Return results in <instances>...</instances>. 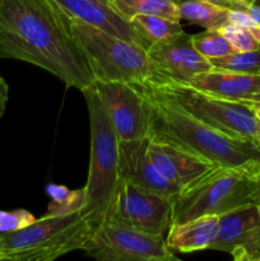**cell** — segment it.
I'll return each mask as SVG.
<instances>
[{
  "label": "cell",
  "mask_w": 260,
  "mask_h": 261,
  "mask_svg": "<svg viewBox=\"0 0 260 261\" xmlns=\"http://www.w3.org/2000/svg\"><path fill=\"white\" fill-rule=\"evenodd\" d=\"M98 261H172L178 260L163 236L144 233L112 219L93 229L83 250Z\"/></svg>",
  "instance_id": "ba28073f"
},
{
  "label": "cell",
  "mask_w": 260,
  "mask_h": 261,
  "mask_svg": "<svg viewBox=\"0 0 260 261\" xmlns=\"http://www.w3.org/2000/svg\"><path fill=\"white\" fill-rule=\"evenodd\" d=\"M259 186H260V176H259Z\"/></svg>",
  "instance_id": "e575fe53"
},
{
  "label": "cell",
  "mask_w": 260,
  "mask_h": 261,
  "mask_svg": "<svg viewBox=\"0 0 260 261\" xmlns=\"http://www.w3.org/2000/svg\"><path fill=\"white\" fill-rule=\"evenodd\" d=\"M180 18L205 30L221 28L228 22V8L204 0H178Z\"/></svg>",
  "instance_id": "d6986e66"
},
{
  "label": "cell",
  "mask_w": 260,
  "mask_h": 261,
  "mask_svg": "<svg viewBox=\"0 0 260 261\" xmlns=\"http://www.w3.org/2000/svg\"><path fill=\"white\" fill-rule=\"evenodd\" d=\"M260 163L245 167L217 166L183 189L172 205L171 224L201 216H222L260 200Z\"/></svg>",
  "instance_id": "5b68a950"
},
{
  "label": "cell",
  "mask_w": 260,
  "mask_h": 261,
  "mask_svg": "<svg viewBox=\"0 0 260 261\" xmlns=\"http://www.w3.org/2000/svg\"><path fill=\"white\" fill-rule=\"evenodd\" d=\"M36 218L25 209L0 211V233H9L28 226Z\"/></svg>",
  "instance_id": "d4e9b609"
},
{
  "label": "cell",
  "mask_w": 260,
  "mask_h": 261,
  "mask_svg": "<svg viewBox=\"0 0 260 261\" xmlns=\"http://www.w3.org/2000/svg\"><path fill=\"white\" fill-rule=\"evenodd\" d=\"M8 97H9V87H8L7 82L0 76V117L3 116L5 111Z\"/></svg>",
  "instance_id": "484cf974"
},
{
  "label": "cell",
  "mask_w": 260,
  "mask_h": 261,
  "mask_svg": "<svg viewBox=\"0 0 260 261\" xmlns=\"http://www.w3.org/2000/svg\"><path fill=\"white\" fill-rule=\"evenodd\" d=\"M81 212L63 216H45L28 226L0 233V261H53L82 250L93 232Z\"/></svg>",
  "instance_id": "8992f818"
},
{
  "label": "cell",
  "mask_w": 260,
  "mask_h": 261,
  "mask_svg": "<svg viewBox=\"0 0 260 261\" xmlns=\"http://www.w3.org/2000/svg\"><path fill=\"white\" fill-rule=\"evenodd\" d=\"M149 140L150 137L134 140H120V180L129 181L138 188L161 194L175 201L180 194V189L171 184L155 167L149 155Z\"/></svg>",
  "instance_id": "7c38bea8"
},
{
  "label": "cell",
  "mask_w": 260,
  "mask_h": 261,
  "mask_svg": "<svg viewBox=\"0 0 260 261\" xmlns=\"http://www.w3.org/2000/svg\"><path fill=\"white\" fill-rule=\"evenodd\" d=\"M91 125V157L81 214L98 227L110 218L120 184L119 138L94 84L82 91Z\"/></svg>",
  "instance_id": "3957f363"
},
{
  "label": "cell",
  "mask_w": 260,
  "mask_h": 261,
  "mask_svg": "<svg viewBox=\"0 0 260 261\" xmlns=\"http://www.w3.org/2000/svg\"><path fill=\"white\" fill-rule=\"evenodd\" d=\"M65 19L94 82L145 84L166 78L158 71L145 48L66 13Z\"/></svg>",
  "instance_id": "277c9868"
},
{
  "label": "cell",
  "mask_w": 260,
  "mask_h": 261,
  "mask_svg": "<svg viewBox=\"0 0 260 261\" xmlns=\"http://www.w3.org/2000/svg\"><path fill=\"white\" fill-rule=\"evenodd\" d=\"M0 254H2V246H0Z\"/></svg>",
  "instance_id": "836d02e7"
},
{
  "label": "cell",
  "mask_w": 260,
  "mask_h": 261,
  "mask_svg": "<svg viewBox=\"0 0 260 261\" xmlns=\"http://www.w3.org/2000/svg\"><path fill=\"white\" fill-rule=\"evenodd\" d=\"M209 250L226 252L236 261H257L260 256V213L256 204L219 216L218 234Z\"/></svg>",
  "instance_id": "8fae6325"
},
{
  "label": "cell",
  "mask_w": 260,
  "mask_h": 261,
  "mask_svg": "<svg viewBox=\"0 0 260 261\" xmlns=\"http://www.w3.org/2000/svg\"><path fill=\"white\" fill-rule=\"evenodd\" d=\"M236 2H237V4L240 5V8H241V10H245L247 7H249V5L254 4L255 0H236Z\"/></svg>",
  "instance_id": "f546056e"
},
{
  "label": "cell",
  "mask_w": 260,
  "mask_h": 261,
  "mask_svg": "<svg viewBox=\"0 0 260 261\" xmlns=\"http://www.w3.org/2000/svg\"><path fill=\"white\" fill-rule=\"evenodd\" d=\"M46 193L51 198L47 206V216H63V214L81 212L84 205V188L79 190H69L61 185H48Z\"/></svg>",
  "instance_id": "44dd1931"
},
{
  "label": "cell",
  "mask_w": 260,
  "mask_h": 261,
  "mask_svg": "<svg viewBox=\"0 0 260 261\" xmlns=\"http://www.w3.org/2000/svg\"><path fill=\"white\" fill-rule=\"evenodd\" d=\"M66 14L88 24L96 25L111 35L142 46L132 23L115 10L110 0H53Z\"/></svg>",
  "instance_id": "9a60e30c"
},
{
  "label": "cell",
  "mask_w": 260,
  "mask_h": 261,
  "mask_svg": "<svg viewBox=\"0 0 260 261\" xmlns=\"http://www.w3.org/2000/svg\"><path fill=\"white\" fill-rule=\"evenodd\" d=\"M254 4L259 5V7H260V0H255V3H254Z\"/></svg>",
  "instance_id": "1f68e13d"
},
{
  "label": "cell",
  "mask_w": 260,
  "mask_h": 261,
  "mask_svg": "<svg viewBox=\"0 0 260 261\" xmlns=\"http://www.w3.org/2000/svg\"><path fill=\"white\" fill-rule=\"evenodd\" d=\"M172 199L120 180L110 218L144 233L165 236L172 219Z\"/></svg>",
  "instance_id": "9c48e42d"
},
{
  "label": "cell",
  "mask_w": 260,
  "mask_h": 261,
  "mask_svg": "<svg viewBox=\"0 0 260 261\" xmlns=\"http://www.w3.org/2000/svg\"><path fill=\"white\" fill-rule=\"evenodd\" d=\"M219 30L237 53L254 51L260 48V27L247 28L232 24V23H226Z\"/></svg>",
  "instance_id": "cb8c5ba5"
},
{
  "label": "cell",
  "mask_w": 260,
  "mask_h": 261,
  "mask_svg": "<svg viewBox=\"0 0 260 261\" xmlns=\"http://www.w3.org/2000/svg\"><path fill=\"white\" fill-rule=\"evenodd\" d=\"M204 2L214 3V4H218V5H221V7L228 8V9H240L241 10V8H240V5L237 4L236 0H204Z\"/></svg>",
  "instance_id": "4316f807"
},
{
  "label": "cell",
  "mask_w": 260,
  "mask_h": 261,
  "mask_svg": "<svg viewBox=\"0 0 260 261\" xmlns=\"http://www.w3.org/2000/svg\"><path fill=\"white\" fill-rule=\"evenodd\" d=\"M257 261H260V256H259V257H257Z\"/></svg>",
  "instance_id": "d590c367"
},
{
  "label": "cell",
  "mask_w": 260,
  "mask_h": 261,
  "mask_svg": "<svg viewBox=\"0 0 260 261\" xmlns=\"http://www.w3.org/2000/svg\"><path fill=\"white\" fill-rule=\"evenodd\" d=\"M143 86L208 126L229 137L260 144V120L254 109L242 102L212 96L167 78Z\"/></svg>",
  "instance_id": "52a82bcc"
},
{
  "label": "cell",
  "mask_w": 260,
  "mask_h": 261,
  "mask_svg": "<svg viewBox=\"0 0 260 261\" xmlns=\"http://www.w3.org/2000/svg\"><path fill=\"white\" fill-rule=\"evenodd\" d=\"M0 59L33 64L81 92L94 84L65 13L53 0H0Z\"/></svg>",
  "instance_id": "6da1fadb"
},
{
  "label": "cell",
  "mask_w": 260,
  "mask_h": 261,
  "mask_svg": "<svg viewBox=\"0 0 260 261\" xmlns=\"http://www.w3.org/2000/svg\"><path fill=\"white\" fill-rule=\"evenodd\" d=\"M189 86L212 96L240 102L260 91V74L212 69L191 79Z\"/></svg>",
  "instance_id": "2e32d148"
},
{
  "label": "cell",
  "mask_w": 260,
  "mask_h": 261,
  "mask_svg": "<svg viewBox=\"0 0 260 261\" xmlns=\"http://www.w3.org/2000/svg\"><path fill=\"white\" fill-rule=\"evenodd\" d=\"M149 155L160 172L171 184L177 186L180 191L217 167L205 158L199 157L178 145L153 138L149 140Z\"/></svg>",
  "instance_id": "5bb4252c"
},
{
  "label": "cell",
  "mask_w": 260,
  "mask_h": 261,
  "mask_svg": "<svg viewBox=\"0 0 260 261\" xmlns=\"http://www.w3.org/2000/svg\"><path fill=\"white\" fill-rule=\"evenodd\" d=\"M147 53L158 71L176 83L189 84L196 75L213 69L211 61L195 50L191 36L186 32L167 42L150 46Z\"/></svg>",
  "instance_id": "4fadbf2b"
},
{
  "label": "cell",
  "mask_w": 260,
  "mask_h": 261,
  "mask_svg": "<svg viewBox=\"0 0 260 261\" xmlns=\"http://www.w3.org/2000/svg\"><path fill=\"white\" fill-rule=\"evenodd\" d=\"M137 87L148 105L150 138L178 145L222 167H245L260 163L259 143L218 132L158 97L143 84Z\"/></svg>",
  "instance_id": "7a4b0ae2"
},
{
  "label": "cell",
  "mask_w": 260,
  "mask_h": 261,
  "mask_svg": "<svg viewBox=\"0 0 260 261\" xmlns=\"http://www.w3.org/2000/svg\"><path fill=\"white\" fill-rule=\"evenodd\" d=\"M256 205H257V211H259V213H260V200H259V203L256 204Z\"/></svg>",
  "instance_id": "d6a6232c"
},
{
  "label": "cell",
  "mask_w": 260,
  "mask_h": 261,
  "mask_svg": "<svg viewBox=\"0 0 260 261\" xmlns=\"http://www.w3.org/2000/svg\"><path fill=\"white\" fill-rule=\"evenodd\" d=\"M119 140L150 137V117L145 97L137 84L94 82Z\"/></svg>",
  "instance_id": "30bf717a"
},
{
  "label": "cell",
  "mask_w": 260,
  "mask_h": 261,
  "mask_svg": "<svg viewBox=\"0 0 260 261\" xmlns=\"http://www.w3.org/2000/svg\"><path fill=\"white\" fill-rule=\"evenodd\" d=\"M111 5L125 19L135 15H158L180 22L178 0H110Z\"/></svg>",
  "instance_id": "ffe728a7"
},
{
  "label": "cell",
  "mask_w": 260,
  "mask_h": 261,
  "mask_svg": "<svg viewBox=\"0 0 260 261\" xmlns=\"http://www.w3.org/2000/svg\"><path fill=\"white\" fill-rule=\"evenodd\" d=\"M209 61L213 69L236 71V73L260 74V48L254 51H244V53L235 51L223 58L212 59Z\"/></svg>",
  "instance_id": "603a6c76"
},
{
  "label": "cell",
  "mask_w": 260,
  "mask_h": 261,
  "mask_svg": "<svg viewBox=\"0 0 260 261\" xmlns=\"http://www.w3.org/2000/svg\"><path fill=\"white\" fill-rule=\"evenodd\" d=\"M245 10H246V12L251 15L252 19H254L255 22L260 25V7L259 5L251 4V5H249V7H247Z\"/></svg>",
  "instance_id": "f1b7e54d"
},
{
  "label": "cell",
  "mask_w": 260,
  "mask_h": 261,
  "mask_svg": "<svg viewBox=\"0 0 260 261\" xmlns=\"http://www.w3.org/2000/svg\"><path fill=\"white\" fill-rule=\"evenodd\" d=\"M252 109H254V111H255V114H256L257 119L260 120V106H257V107H252Z\"/></svg>",
  "instance_id": "4dcf8cb0"
},
{
  "label": "cell",
  "mask_w": 260,
  "mask_h": 261,
  "mask_svg": "<svg viewBox=\"0 0 260 261\" xmlns=\"http://www.w3.org/2000/svg\"><path fill=\"white\" fill-rule=\"evenodd\" d=\"M142 41L143 48L167 42L180 36L185 31L177 20L158 15H135L129 20Z\"/></svg>",
  "instance_id": "ac0fdd59"
},
{
  "label": "cell",
  "mask_w": 260,
  "mask_h": 261,
  "mask_svg": "<svg viewBox=\"0 0 260 261\" xmlns=\"http://www.w3.org/2000/svg\"><path fill=\"white\" fill-rule=\"evenodd\" d=\"M240 102H242V103L247 105V106H250V107L260 106V91L256 92V93L251 94L250 97H247V98L242 99V101H240Z\"/></svg>",
  "instance_id": "83f0119b"
},
{
  "label": "cell",
  "mask_w": 260,
  "mask_h": 261,
  "mask_svg": "<svg viewBox=\"0 0 260 261\" xmlns=\"http://www.w3.org/2000/svg\"><path fill=\"white\" fill-rule=\"evenodd\" d=\"M191 43L195 50L208 60L223 58L235 53L233 47L219 28L205 30L204 32L191 36Z\"/></svg>",
  "instance_id": "7402d4cb"
},
{
  "label": "cell",
  "mask_w": 260,
  "mask_h": 261,
  "mask_svg": "<svg viewBox=\"0 0 260 261\" xmlns=\"http://www.w3.org/2000/svg\"><path fill=\"white\" fill-rule=\"evenodd\" d=\"M218 227V216H201L171 224L166 236V245L172 252L181 254L209 250L216 241Z\"/></svg>",
  "instance_id": "e0dca14e"
}]
</instances>
